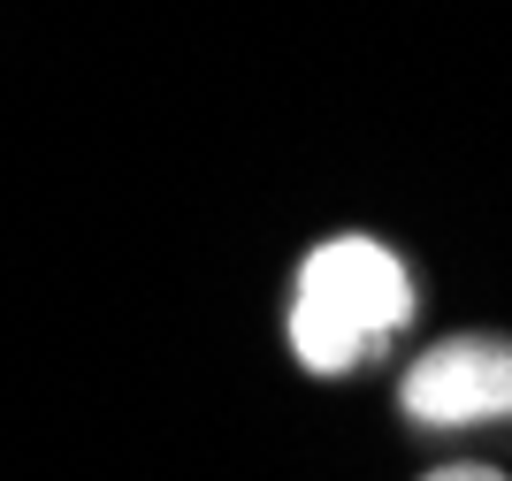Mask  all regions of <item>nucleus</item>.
Returning <instances> with one entry per match:
<instances>
[{"label":"nucleus","instance_id":"f257e3e1","mask_svg":"<svg viewBox=\"0 0 512 481\" xmlns=\"http://www.w3.org/2000/svg\"><path fill=\"white\" fill-rule=\"evenodd\" d=\"M413 321V275L375 237H329L291 291V352L306 375H352Z\"/></svg>","mask_w":512,"mask_h":481},{"label":"nucleus","instance_id":"7ed1b4c3","mask_svg":"<svg viewBox=\"0 0 512 481\" xmlns=\"http://www.w3.org/2000/svg\"><path fill=\"white\" fill-rule=\"evenodd\" d=\"M428 481H505V474H490V466H444V474H428Z\"/></svg>","mask_w":512,"mask_h":481},{"label":"nucleus","instance_id":"f03ea898","mask_svg":"<svg viewBox=\"0 0 512 481\" xmlns=\"http://www.w3.org/2000/svg\"><path fill=\"white\" fill-rule=\"evenodd\" d=\"M413 428H482L512 420V344L505 336H451L406 367Z\"/></svg>","mask_w":512,"mask_h":481}]
</instances>
